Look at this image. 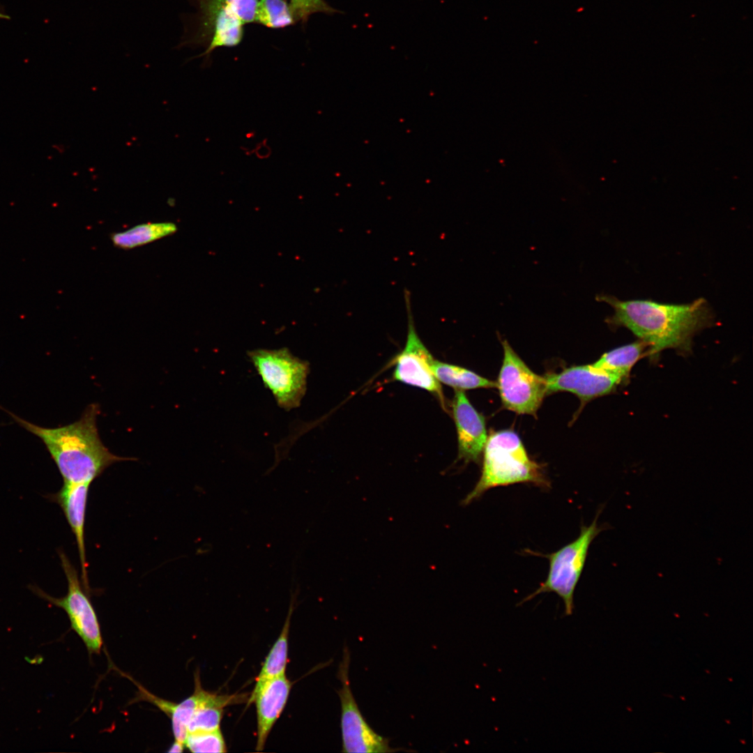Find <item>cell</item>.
<instances>
[{"label": "cell", "mask_w": 753, "mask_h": 753, "mask_svg": "<svg viewBox=\"0 0 753 753\" xmlns=\"http://www.w3.org/2000/svg\"><path fill=\"white\" fill-rule=\"evenodd\" d=\"M596 299L609 303L614 310V315L607 319V323L631 330L647 344V354L652 360L667 349L687 351L694 335L713 321L710 309L703 298L681 305L621 301L608 295H599Z\"/></svg>", "instance_id": "obj_1"}, {"label": "cell", "mask_w": 753, "mask_h": 753, "mask_svg": "<svg viewBox=\"0 0 753 753\" xmlns=\"http://www.w3.org/2000/svg\"><path fill=\"white\" fill-rule=\"evenodd\" d=\"M98 407H87L79 420L56 428L43 427L18 417L15 419L46 446L63 482L91 483L115 462L130 460L115 455L102 443L96 420Z\"/></svg>", "instance_id": "obj_2"}, {"label": "cell", "mask_w": 753, "mask_h": 753, "mask_svg": "<svg viewBox=\"0 0 753 753\" xmlns=\"http://www.w3.org/2000/svg\"><path fill=\"white\" fill-rule=\"evenodd\" d=\"M482 452L481 476L463 500V504H469L494 487L516 483L549 487L541 465L529 457L514 431L505 429L492 434L487 437Z\"/></svg>", "instance_id": "obj_3"}, {"label": "cell", "mask_w": 753, "mask_h": 753, "mask_svg": "<svg viewBox=\"0 0 753 753\" xmlns=\"http://www.w3.org/2000/svg\"><path fill=\"white\" fill-rule=\"evenodd\" d=\"M248 356L279 407L298 408L306 393L310 364L287 348L256 349Z\"/></svg>", "instance_id": "obj_4"}, {"label": "cell", "mask_w": 753, "mask_h": 753, "mask_svg": "<svg viewBox=\"0 0 753 753\" xmlns=\"http://www.w3.org/2000/svg\"><path fill=\"white\" fill-rule=\"evenodd\" d=\"M598 516L589 526H582L577 539L558 551L546 555L549 568L546 579L531 594L524 598L520 604L526 602L539 594L553 592L563 601L565 615L573 613L574 593L583 571L589 547L594 538L602 531L598 526Z\"/></svg>", "instance_id": "obj_5"}, {"label": "cell", "mask_w": 753, "mask_h": 753, "mask_svg": "<svg viewBox=\"0 0 753 753\" xmlns=\"http://www.w3.org/2000/svg\"><path fill=\"white\" fill-rule=\"evenodd\" d=\"M503 360L496 383L503 406L519 414L535 415L547 393L545 376L534 373L504 340Z\"/></svg>", "instance_id": "obj_6"}, {"label": "cell", "mask_w": 753, "mask_h": 753, "mask_svg": "<svg viewBox=\"0 0 753 753\" xmlns=\"http://www.w3.org/2000/svg\"><path fill=\"white\" fill-rule=\"evenodd\" d=\"M350 652L347 646L340 663L337 677L342 687L337 690L341 704V731L342 752H393L402 749L393 748L388 738L376 733L367 722L353 695L349 679Z\"/></svg>", "instance_id": "obj_7"}, {"label": "cell", "mask_w": 753, "mask_h": 753, "mask_svg": "<svg viewBox=\"0 0 753 753\" xmlns=\"http://www.w3.org/2000/svg\"><path fill=\"white\" fill-rule=\"evenodd\" d=\"M59 554L68 582L66 595L56 598L38 588L34 591L48 602L63 609L68 616L71 628L82 639L89 653H99L102 646V638L89 593L84 590L77 572L68 557L63 552Z\"/></svg>", "instance_id": "obj_8"}, {"label": "cell", "mask_w": 753, "mask_h": 753, "mask_svg": "<svg viewBox=\"0 0 753 753\" xmlns=\"http://www.w3.org/2000/svg\"><path fill=\"white\" fill-rule=\"evenodd\" d=\"M404 298L408 312L407 337L404 349L393 361L395 365L393 378L434 394L445 407L441 387L432 371L434 359L416 333L406 290Z\"/></svg>", "instance_id": "obj_9"}, {"label": "cell", "mask_w": 753, "mask_h": 753, "mask_svg": "<svg viewBox=\"0 0 753 753\" xmlns=\"http://www.w3.org/2000/svg\"><path fill=\"white\" fill-rule=\"evenodd\" d=\"M547 393L568 391L586 402L613 392L622 380L592 365L573 366L545 376Z\"/></svg>", "instance_id": "obj_10"}, {"label": "cell", "mask_w": 753, "mask_h": 753, "mask_svg": "<svg viewBox=\"0 0 753 753\" xmlns=\"http://www.w3.org/2000/svg\"><path fill=\"white\" fill-rule=\"evenodd\" d=\"M452 409L457 434L458 457L465 463L478 462L487 440L485 418L462 390H456Z\"/></svg>", "instance_id": "obj_11"}, {"label": "cell", "mask_w": 753, "mask_h": 753, "mask_svg": "<svg viewBox=\"0 0 753 753\" xmlns=\"http://www.w3.org/2000/svg\"><path fill=\"white\" fill-rule=\"evenodd\" d=\"M90 485L91 483L63 482L61 489L52 496L62 509L75 535L80 561L82 584L88 593L90 588L87 574L84 526Z\"/></svg>", "instance_id": "obj_12"}, {"label": "cell", "mask_w": 753, "mask_h": 753, "mask_svg": "<svg viewBox=\"0 0 753 753\" xmlns=\"http://www.w3.org/2000/svg\"><path fill=\"white\" fill-rule=\"evenodd\" d=\"M291 687V682L284 674L267 681L254 697L257 751L264 749L273 726L284 708Z\"/></svg>", "instance_id": "obj_13"}, {"label": "cell", "mask_w": 753, "mask_h": 753, "mask_svg": "<svg viewBox=\"0 0 753 753\" xmlns=\"http://www.w3.org/2000/svg\"><path fill=\"white\" fill-rule=\"evenodd\" d=\"M203 690L199 676H197L193 694L180 703H174L160 699L143 688H141L139 692L142 693L141 698L154 704L168 715L172 721V732L175 740L185 744L188 734V727L201 701Z\"/></svg>", "instance_id": "obj_14"}, {"label": "cell", "mask_w": 753, "mask_h": 753, "mask_svg": "<svg viewBox=\"0 0 753 753\" xmlns=\"http://www.w3.org/2000/svg\"><path fill=\"white\" fill-rule=\"evenodd\" d=\"M203 11L213 23L211 41L205 52L210 53L221 46H234L240 43L243 36L242 22L232 13L221 6L200 3Z\"/></svg>", "instance_id": "obj_15"}, {"label": "cell", "mask_w": 753, "mask_h": 753, "mask_svg": "<svg viewBox=\"0 0 753 753\" xmlns=\"http://www.w3.org/2000/svg\"><path fill=\"white\" fill-rule=\"evenodd\" d=\"M241 698L235 695H220L204 690L201 701L188 724V733L219 729L224 708Z\"/></svg>", "instance_id": "obj_16"}, {"label": "cell", "mask_w": 753, "mask_h": 753, "mask_svg": "<svg viewBox=\"0 0 753 753\" xmlns=\"http://www.w3.org/2000/svg\"><path fill=\"white\" fill-rule=\"evenodd\" d=\"M292 610L291 604L282 631L266 657L257 677L256 684L248 699L249 704L253 703L254 697L267 681L285 674L288 660V637Z\"/></svg>", "instance_id": "obj_17"}, {"label": "cell", "mask_w": 753, "mask_h": 753, "mask_svg": "<svg viewBox=\"0 0 753 753\" xmlns=\"http://www.w3.org/2000/svg\"><path fill=\"white\" fill-rule=\"evenodd\" d=\"M177 230V225L172 222H146L112 233L110 239L115 247L130 250L172 235Z\"/></svg>", "instance_id": "obj_18"}, {"label": "cell", "mask_w": 753, "mask_h": 753, "mask_svg": "<svg viewBox=\"0 0 753 753\" xmlns=\"http://www.w3.org/2000/svg\"><path fill=\"white\" fill-rule=\"evenodd\" d=\"M647 344L639 340L604 353L593 365L620 378L628 379L635 363L645 354Z\"/></svg>", "instance_id": "obj_19"}, {"label": "cell", "mask_w": 753, "mask_h": 753, "mask_svg": "<svg viewBox=\"0 0 753 753\" xmlns=\"http://www.w3.org/2000/svg\"><path fill=\"white\" fill-rule=\"evenodd\" d=\"M432 371L439 382L458 390L494 388L496 386L495 382L469 370L436 360L432 363Z\"/></svg>", "instance_id": "obj_20"}, {"label": "cell", "mask_w": 753, "mask_h": 753, "mask_svg": "<svg viewBox=\"0 0 753 753\" xmlns=\"http://www.w3.org/2000/svg\"><path fill=\"white\" fill-rule=\"evenodd\" d=\"M254 21L268 27L280 28L291 24L294 16L290 6L284 0H260Z\"/></svg>", "instance_id": "obj_21"}, {"label": "cell", "mask_w": 753, "mask_h": 753, "mask_svg": "<svg viewBox=\"0 0 753 753\" xmlns=\"http://www.w3.org/2000/svg\"><path fill=\"white\" fill-rule=\"evenodd\" d=\"M185 747L190 752L197 753L227 752L226 744L220 729L213 731L188 733Z\"/></svg>", "instance_id": "obj_22"}, {"label": "cell", "mask_w": 753, "mask_h": 753, "mask_svg": "<svg viewBox=\"0 0 753 753\" xmlns=\"http://www.w3.org/2000/svg\"><path fill=\"white\" fill-rule=\"evenodd\" d=\"M200 3L221 6L236 15L243 24L254 21L258 0H199Z\"/></svg>", "instance_id": "obj_23"}, {"label": "cell", "mask_w": 753, "mask_h": 753, "mask_svg": "<svg viewBox=\"0 0 753 753\" xmlns=\"http://www.w3.org/2000/svg\"><path fill=\"white\" fill-rule=\"evenodd\" d=\"M290 8L294 17L305 18L314 12H333V10L323 0H291Z\"/></svg>", "instance_id": "obj_24"}, {"label": "cell", "mask_w": 753, "mask_h": 753, "mask_svg": "<svg viewBox=\"0 0 753 753\" xmlns=\"http://www.w3.org/2000/svg\"><path fill=\"white\" fill-rule=\"evenodd\" d=\"M184 747V743L175 740L168 750V752H183Z\"/></svg>", "instance_id": "obj_25"}, {"label": "cell", "mask_w": 753, "mask_h": 753, "mask_svg": "<svg viewBox=\"0 0 753 753\" xmlns=\"http://www.w3.org/2000/svg\"><path fill=\"white\" fill-rule=\"evenodd\" d=\"M10 17L8 15L0 12V19H10Z\"/></svg>", "instance_id": "obj_26"}]
</instances>
